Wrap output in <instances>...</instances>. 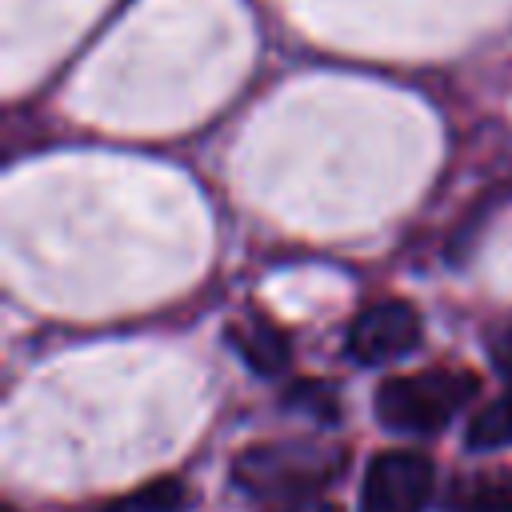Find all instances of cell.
I'll return each instance as SVG.
<instances>
[{"mask_svg": "<svg viewBox=\"0 0 512 512\" xmlns=\"http://www.w3.org/2000/svg\"><path fill=\"white\" fill-rule=\"evenodd\" d=\"M476 376L468 368H420L408 376H392L376 388V420L392 432L404 436H428L440 432L460 408H468V400L476 396Z\"/></svg>", "mask_w": 512, "mask_h": 512, "instance_id": "7a4b0ae2", "label": "cell"}, {"mask_svg": "<svg viewBox=\"0 0 512 512\" xmlns=\"http://www.w3.org/2000/svg\"><path fill=\"white\" fill-rule=\"evenodd\" d=\"M488 352H492L496 368H500L504 376H512V320H508V324H500V328L488 336Z\"/></svg>", "mask_w": 512, "mask_h": 512, "instance_id": "9c48e42d", "label": "cell"}, {"mask_svg": "<svg viewBox=\"0 0 512 512\" xmlns=\"http://www.w3.org/2000/svg\"><path fill=\"white\" fill-rule=\"evenodd\" d=\"M344 472V452L312 440H272L252 444L232 460V484L260 500L320 496Z\"/></svg>", "mask_w": 512, "mask_h": 512, "instance_id": "6da1fadb", "label": "cell"}, {"mask_svg": "<svg viewBox=\"0 0 512 512\" xmlns=\"http://www.w3.org/2000/svg\"><path fill=\"white\" fill-rule=\"evenodd\" d=\"M464 444L472 452H492V448H508L512 444V388H504L496 400H488L472 416Z\"/></svg>", "mask_w": 512, "mask_h": 512, "instance_id": "52a82bcc", "label": "cell"}, {"mask_svg": "<svg viewBox=\"0 0 512 512\" xmlns=\"http://www.w3.org/2000/svg\"><path fill=\"white\" fill-rule=\"evenodd\" d=\"M436 488V468L416 448L380 452L360 480V512H424Z\"/></svg>", "mask_w": 512, "mask_h": 512, "instance_id": "3957f363", "label": "cell"}, {"mask_svg": "<svg viewBox=\"0 0 512 512\" xmlns=\"http://www.w3.org/2000/svg\"><path fill=\"white\" fill-rule=\"evenodd\" d=\"M464 512H512V480H492L472 492Z\"/></svg>", "mask_w": 512, "mask_h": 512, "instance_id": "ba28073f", "label": "cell"}, {"mask_svg": "<svg viewBox=\"0 0 512 512\" xmlns=\"http://www.w3.org/2000/svg\"><path fill=\"white\" fill-rule=\"evenodd\" d=\"M228 344H232L236 356H240L252 372H260V376H280V372L288 368V360H292L288 336H284L272 320H264V316H248V320L232 324V328H228Z\"/></svg>", "mask_w": 512, "mask_h": 512, "instance_id": "5b68a950", "label": "cell"}, {"mask_svg": "<svg viewBox=\"0 0 512 512\" xmlns=\"http://www.w3.org/2000/svg\"><path fill=\"white\" fill-rule=\"evenodd\" d=\"M272 512H340V508L320 496H296V500H280V508H272Z\"/></svg>", "mask_w": 512, "mask_h": 512, "instance_id": "30bf717a", "label": "cell"}, {"mask_svg": "<svg viewBox=\"0 0 512 512\" xmlns=\"http://www.w3.org/2000/svg\"><path fill=\"white\" fill-rule=\"evenodd\" d=\"M188 500L192 496L176 476H160V480H148L136 492H128L120 500H108V504H100L92 512H184Z\"/></svg>", "mask_w": 512, "mask_h": 512, "instance_id": "8992f818", "label": "cell"}, {"mask_svg": "<svg viewBox=\"0 0 512 512\" xmlns=\"http://www.w3.org/2000/svg\"><path fill=\"white\" fill-rule=\"evenodd\" d=\"M424 336V320L420 312L408 304V300H384V304H372L364 308L356 320H352V332H348V356L356 364H388V360H400L408 356Z\"/></svg>", "mask_w": 512, "mask_h": 512, "instance_id": "277c9868", "label": "cell"}, {"mask_svg": "<svg viewBox=\"0 0 512 512\" xmlns=\"http://www.w3.org/2000/svg\"><path fill=\"white\" fill-rule=\"evenodd\" d=\"M4 512H16V508H4Z\"/></svg>", "mask_w": 512, "mask_h": 512, "instance_id": "8fae6325", "label": "cell"}]
</instances>
